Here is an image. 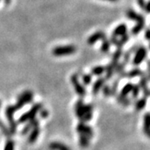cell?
Returning a JSON list of instances; mask_svg holds the SVG:
<instances>
[{
  "mask_svg": "<svg viewBox=\"0 0 150 150\" xmlns=\"http://www.w3.org/2000/svg\"><path fill=\"white\" fill-rule=\"evenodd\" d=\"M74 112L76 117L79 119L80 122L88 123L93 118V104H86L83 100L80 98L75 103Z\"/></svg>",
  "mask_w": 150,
  "mask_h": 150,
  "instance_id": "6da1fadb",
  "label": "cell"
},
{
  "mask_svg": "<svg viewBox=\"0 0 150 150\" xmlns=\"http://www.w3.org/2000/svg\"><path fill=\"white\" fill-rule=\"evenodd\" d=\"M42 108H43V104L40 103H36L33 104V106L29 110H28L27 112H25L19 117L18 123H27L29 120L35 118Z\"/></svg>",
  "mask_w": 150,
  "mask_h": 150,
  "instance_id": "7a4b0ae2",
  "label": "cell"
},
{
  "mask_svg": "<svg viewBox=\"0 0 150 150\" xmlns=\"http://www.w3.org/2000/svg\"><path fill=\"white\" fill-rule=\"evenodd\" d=\"M33 100V93L30 90L23 91L18 96L17 103H15V105H13V107L16 111L20 110L25 105L32 103Z\"/></svg>",
  "mask_w": 150,
  "mask_h": 150,
  "instance_id": "3957f363",
  "label": "cell"
},
{
  "mask_svg": "<svg viewBox=\"0 0 150 150\" xmlns=\"http://www.w3.org/2000/svg\"><path fill=\"white\" fill-rule=\"evenodd\" d=\"M16 112L15 108L13 107V105H8L6 108L5 109V115L8 123V129L10 131L11 135L16 134L17 132V126H18V123L14 119V112Z\"/></svg>",
  "mask_w": 150,
  "mask_h": 150,
  "instance_id": "277c9868",
  "label": "cell"
},
{
  "mask_svg": "<svg viewBox=\"0 0 150 150\" xmlns=\"http://www.w3.org/2000/svg\"><path fill=\"white\" fill-rule=\"evenodd\" d=\"M70 81L72 83V84L74 86V88L76 93L81 98H84L87 94V90H86L85 87L83 84H82L79 81V74L75 73L74 74L71 75L70 77Z\"/></svg>",
  "mask_w": 150,
  "mask_h": 150,
  "instance_id": "5b68a950",
  "label": "cell"
},
{
  "mask_svg": "<svg viewBox=\"0 0 150 150\" xmlns=\"http://www.w3.org/2000/svg\"><path fill=\"white\" fill-rule=\"evenodd\" d=\"M76 47L74 45H65V46H58L52 50V54L56 57L68 56L74 54L76 52Z\"/></svg>",
  "mask_w": 150,
  "mask_h": 150,
  "instance_id": "8992f818",
  "label": "cell"
},
{
  "mask_svg": "<svg viewBox=\"0 0 150 150\" xmlns=\"http://www.w3.org/2000/svg\"><path fill=\"white\" fill-rule=\"evenodd\" d=\"M148 54V50L145 47H139L136 51L134 54V58L133 59V64L134 66H139L142 62L146 59Z\"/></svg>",
  "mask_w": 150,
  "mask_h": 150,
  "instance_id": "52a82bcc",
  "label": "cell"
},
{
  "mask_svg": "<svg viewBox=\"0 0 150 150\" xmlns=\"http://www.w3.org/2000/svg\"><path fill=\"white\" fill-rule=\"evenodd\" d=\"M76 131L79 134H84L89 137L90 139L93 136V130L91 128V126L88 125L87 123L79 122L76 126Z\"/></svg>",
  "mask_w": 150,
  "mask_h": 150,
  "instance_id": "ba28073f",
  "label": "cell"
},
{
  "mask_svg": "<svg viewBox=\"0 0 150 150\" xmlns=\"http://www.w3.org/2000/svg\"><path fill=\"white\" fill-rule=\"evenodd\" d=\"M141 78H140V80H139V86L140 88V90H142L143 92V93H144V96L146 97V98H149V78L148 77V75L144 74L142 75V76H140Z\"/></svg>",
  "mask_w": 150,
  "mask_h": 150,
  "instance_id": "9c48e42d",
  "label": "cell"
},
{
  "mask_svg": "<svg viewBox=\"0 0 150 150\" xmlns=\"http://www.w3.org/2000/svg\"><path fill=\"white\" fill-rule=\"evenodd\" d=\"M135 22H136V24H135V26L132 28V33H133V35H138V34L143 30V28H144V17L143 16L142 14L138 13L137 18H136V19H135Z\"/></svg>",
  "mask_w": 150,
  "mask_h": 150,
  "instance_id": "30bf717a",
  "label": "cell"
},
{
  "mask_svg": "<svg viewBox=\"0 0 150 150\" xmlns=\"http://www.w3.org/2000/svg\"><path fill=\"white\" fill-rule=\"evenodd\" d=\"M39 134H40V128H39V124H37L31 129L29 134H28V142L29 144H34L38 139Z\"/></svg>",
  "mask_w": 150,
  "mask_h": 150,
  "instance_id": "8fae6325",
  "label": "cell"
},
{
  "mask_svg": "<svg viewBox=\"0 0 150 150\" xmlns=\"http://www.w3.org/2000/svg\"><path fill=\"white\" fill-rule=\"evenodd\" d=\"M105 81H106V79H105L104 78L99 77V78L93 83V88H92V93H93V95H98V93L101 91L103 86L105 84Z\"/></svg>",
  "mask_w": 150,
  "mask_h": 150,
  "instance_id": "7c38bea8",
  "label": "cell"
},
{
  "mask_svg": "<svg viewBox=\"0 0 150 150\" xmlns=\"http://www.w3.org/2000/svg\"><path fill=\"white\" fill-rule=\"evenodd\" d=\"M106 37L105 33H103L102 31H98V32H95L93 34H92L91 36H89L88 40H87V43L89 45H93L95 43H97L98 40H102L103 38Z\"/></svg>",
  "mask_w": 150,
  "mask_h": 150,
  "instance_id": "4fadbf2b",
  "label": "cell"
},
{
  "mask_svg": "<svg viewBox=\"0 0 150 150\" xmlns=\"http://www.w3.org/2000/svg\"><path fill=\"white\" fill-rule=\"evenodd\" d=\"M37 124H39V120L38 118H33L32 120H29L28 122H27L26 125L23 128L21 131L22 135H28L29 134V132L31 131V129Z\"/></svg>",
  "mask_w": 150,
  "mask_h": 150,
  "instance_id": "5bb4252c",
  "label": "cell"
},
{
  "mask_svg": "<svg viewBox=\"0 0 150 150\" xmlns=\"http://www.w3.org/2000/svg\"><path fill=\"white\" fill-rule=\"evenodd\" d=\"M48 149L50 150H71L69 147L61 142H51L48 144Z\"/></svg>",
  "mask_w": 150,
  "mask_h": 150,
  "instance_id": "9a60e30c",
  "label": "cell"
},
{
  "mask_svg": "<svg viewBox=\"0 0 150 150\" xmlns=\"http://www.w3.org/2000/svg\"><path fill=\"white\" fill-rule=\"evenodd\" d=\"M144 125H143V131L147 137H149L150 134V114L149 112H146L144 115Z\"/></svg>",
  "mask_w": 150,
  "mask_h": 150,
  "instance_id": "2e32d148",
  "label": "cell"
},
{
  "mask_svg": "<svg viewBox=\"0 0 150 150\" xmlns=\"http://www.w3.org/2000/svg\"><path fill=\"white\" fill-rule=\"evenodd\" d=\"M147 100H148V98L146 97H143L141 98H137L135 100L134 103V108L136 111H141L143 110L145 107H146V104H147Z\"/></svg>",
  "mask_w": 150,
  "mask_h": 150,
  "instance_id": "e0dca14e",
  "label": "cell"
},
{
  "mask_svg": "<svg viewBox=\"0 0 150 150\" xmlns=\"http://www.w3.org/2000/svg\"><path fill=\"white\" fill-rule=\"evenodd\" d=\"M127 33V25L125 23L119 24L118 27L115 28L112 33V36L118 37V36H123V34Z\"/></svg>",
  "mask_w": 150,
  "mask_h": 150,
  "instance_id": "ac0fdd59",
  "label": "cell"
},
{
  "mask_svg": "<svg viewBox=\"0 0 150 150\" xmlns=\"http://www.w3.org/2000/svg\"><path fill=\"white\" fill-rule=\"evenodd\" d=\"M133 85H134V84H133V83H126V84L123 87V88L121 89L120 93L118 94V96L121 97V98L128 97V95H129V93H131V91H132Z\"/></svg>",
  "mask_w": 150,
  "mask_h": 150,
  "instance_id": "d6986e66",
  "label": "cell"
},
{
  "mask_svg": "<svg viewBox=\"0 0 150 150\" xmlns=\"http://www.w3.org/2000/svg\"><path fill=\"white\" fill-rule=\"evenodd\" d=\"M79 145L82 149H87L88 146H89V144H90V138L88 137L87 135H84V134H79Z\"/></svg>",
  "mask_w": 150,
  "mask_h": 150,
  "instance_id": "ffe728a7",
  "label": "cell"
},
{
  "mask_svg": "<svg viewBox=\"0 0 150 150\" xmlns=\"http://www.w3.org/2000/svg\"><path fill=\"white\" fill-rule=\"evenodd\" d=\"M115 68L116 66H114L113 64H112L111 63L109 64H108L106 67H105V79H111L112 78V76L114 74V70H115Z\"/></svg>",
  "mask_w": 150,
  "mask_h": 150,
  "instance_id": "44dd1931",
  "label": "cell"
},
{
  "mask_svg": "<svg viewBox=\"0 0 150 150\" xmlns=\"http://www.w3.org/2000/svg\"><path fill=\"white\" fill-rule=\"evenodd\" d=\"M144 73L139 68H134L133 69H131L129 72H126V77L129 79H133L138 76H142Z\"/></svg>",
  "mask_w": 150,
  "mask_h": 150,
  "instance_id": "7402d4cb",
  "label": "cell"
},
{
  "mask_svg": "<svg viewBox=\"0 0 150 150\" xmlns=\"http://www.w3.org/2000/svg\"><path fill=\"white\" fill-rule=\"evenodd\" d=\"M105 73V67L104 66H95L93 68H92L91 74L92 76H101Z\"/></svg>",
  "mask_w": 150,
  "mask_h": 150,
  "instance_id": "603a6c76",
  "label": "cell"
},
{
  "mask_svg": "<svg viewBox=\"0 0 150 150\" xmlns=\"http://www.w3.org/2000/svg\"><path fill=\"white\" fill-rule=\"evenodd\" d=\"M131 100H132V98H129L128 97L121 98V97L117 96V102L119 104H121L122 106H123V107H128V106H129L131 104V103H132Z\"/></svg>",
  "mask_w": 150,
  "mask_h": 150,
  "instance_id": "cb8c5ba5",
  "label": "cell"
},
{
  "mask_svg": "<svg viewBox=\"0 0 150 150\" xmlns=\"http://www.w3.org/2000/svg\"><path fill=\"white\" fill-rule=\"evenodd\" d=\"M110 42L108 39L107 38L105 37L104 38L102 39V45H101V52L103 53H108V50L110 49Z\"/></svg>",
  "mask_w": 150,
  "mask_h": 150,
  "instance_id": "d4e9b609",
  "label": "cell"
},
{
  "mask_svg": "<svg viewBox=\"0 0 150 150\" xmlns=\"http://www.w3.org/2000/svg\"><path fill=\"white\" fill-rule=\"evenodd\" d=\"M140 88L139 84H134L133 85V88H132V91H131V94H132V99H137L139 96L140 93Z\"/></svg>",
  "mask_w": 150,
  "mask_h": 150,
  "instance_id": "484cf974",
  "label": "cell"
},
{
  "mask_svg": "<svg viewBox=\"0 0 150 150\" xmlns=\"http://www.w3.org/2000/svg\"><path fill=\"white\" fill-rule=\"evenodd\" d=\"M123 54V50H122V48H117V49H116V51L114 52V54H112V61L118 63V61H119L120 58L122 57Z\"/></svg>",
  "mask_w": 150,
  "mask_h": 150,
  "instance_id": "4316f807",
  "label": "cell"
},
{
  "mask_svg": "<svg viewBox=\"0 0 150 150\" xmlns=\"http://www.w3.org/2000/svg\"><path fill=\"white\" fill-rule=\"evenodd\" d=\"M93 80V76L90 74H84L82 75V81L84 86L89 85Z\"/></svg>",
  "mask_w": 150,
  "mask_h": 150,
  "instance_id": "83f0119b",
  "label": "cell"
},
{
  "mask_svg": "<svg viewBox=\"0 0 150 150\" xmlns=\"http://www.w3.org/2000/svg\"><path fill=\"white\" fill-rule=\"evenodd\" d=\"M102 93H103V95L104 97H110L112 96V91H111V86L108 85V84H104V85L103 86L102 88Z\"/></svg>",
  "mask_w": 150,
  "mask_h": 150,
  "instance_id": "f1b7e54d",
  "label": "cell"
},
{
  "mask_svg": "<svg viewBox=\"0 0 150 150\" xmlns=\"http://www.w3.org/2000/svg\"><path fill=\"white\" fill-rule=\"evenodd\" d=\"M120 79L118 77V79H116L114 82L112 83V85L111 86V91H112V96H116V93L118 92V84H119V82H120Z\"/></svg>",
  "mask_w": 150,
  "mask_h": 150,
  "instance_id": "f546056e",
  "label": "cell"
},
{
  "mask_svg": "<svg viewBox=\"0 0 150 150\" xmlns=\"http://www.w3.org/2000/svg\"><path fill=\"white\" fill-rule=\"evenodd\" d=\"M0 129H1V131L4 133V134L5 136H7V137H10L11 134L9 129H8V127H7L5 124L4 123V122H2L1 120H0Z\"/></svg>",
  "mask_w": 150,
  "mask_h": 150,
  "instance_id": "4dcf8cb0",
  "label": "cell"
},
{
  "mask_svg": "<svg viewBox=\"0 0 150 150\" xmlns=\"http://www.w3.org/2000/svg\"><path fill=\"white\" fill-rule=\"evenodd\" d=\"M138 4H139V5L140 6V8H141L142 9H144L147 13H149V4H148L145 0H138Z\"/></svg>",
  "mask_w": 150,
  "mask_h": 150,
  "instance_id": "1f68e13d",
  "label": "cell"
},
{
  "mask_svg": "<svg viewBox=\"0 0 150 150\" xmlns=\"http://www.w3.org/2000/svg\"><path fill=\"white\" fill-rule=\"evenodd\" d=\"M126 15H127V18H128L129 19L135 21V19H136V18H137L138 13H137L134 9H131V8H130V9H129V10L127 11Z\"/></svg>",
  "mask_w": 150,
  "mask_h": 150,
  "instance_id": "d6a6232c",
  "label": "cell"
},
{
  "mask_svg": "<svg viewBox=\"0 0 150 150\" xmlns=\"http://www.w3.org/2000/svg\"><path fill=\"white\" fill-rule=\"evenodd\" d=\"M14 147H15V144L13 140L8 139L6 142L4 150H14Z\"/></svg>",
  "mask_w": 150,
  "mask_h": 150,
  "instance_id": "836d02e7",
  "label": "cell"
},
{
  "mask_svg": "<svg viewBox=\"0 0 150 150\" xmlns=\"http://www.w3.org/2000/svg\"><path fill=\"white\" fill-rule=\"evenodd\" d=\"M109 42H110V43L113 44V45L117 46L118 48H122V46H123V44L121 43L120 40H118L117 37H114V36H112L111 39L109 40Z\"/></svg>",
  "mask_w": 150,
  "mask_h": 150,
  "instance_id": "e575fe53",
  "label": "cell"
},
{
  "mask_svg": "<svg viewBox=\"0 0 150 150\" xmlns=\"http://www.w3.org/2000/svg\"><path fill=\"white\" fill-rule=\"evenodd\" d=\"M39 115H40V117L41 118H47L48 116V114H49V112H48V111L46 109V108H41L40 109V111H39Z\"/></svg>",
  "mask_w": 150,
  "mask_h": 150,
  "instance_id": "d590c367",
  "label": "cell"
},
{
  "mask_svg": "<svg viewBox=\"0 0 150 150\" xmlns=\"http://www.w3.org/2000/svg\"><path fill=\"white\" fill-rule=\"evenodd\" d=\"M121 37L122 38H121V39H120V42H121V43H122L123 45H124L125 43L129 41V36L127 34V33H125V34H123V36H121Z\"/></svg>",
  "mask_w": 150,
  "mask_h": 150,
  "instance_id": "8d00e7d4",
  "label": "cell"
},
{
  "mask_svg": "<svg viewBox=\"0 0 150 150\" xmlns=\"http://www.w3.org/2000/svg\"><path fill=\"white\" fill-rule=\"evenodd\" d=\"M145 38L147 40H149V28H147L145 31Z\"/></svg>",
  "mask_w": 150,
  "mask_h": 150,
  "instance_id": "74e56055",
  "label": "cell"
},
{
  "mask_svg": "<svg viewBox=\"0 0 150 150\" xmlns=\"http://www.w3.org/2000/svg\"><path fill=\"white\" fill-rule=\"evenodd\" d=\"M107 1H110V2H116V1H118V0H107Z\"/></svg>",
  "mask_w": 150,
  "mask_h": 150,
  "instance_id": "f35d334b",
  "label": "cell"
},
{
  "mask_svg": "<svg viewBox=\"0 0 150 150\" xmlns=\"http://www.w3.org/2000/svg\"><path fill=\"white\" fill-rule=\"evenodd\" d=\"M9 1H10V0H5V2L7 3V4H8V3H9Z\"/></svg>",
  "mask_w": 150,
  "mask_h": 150,
  "instance_id": "ab89813d",
  "label": "cell"
},
{
  "mask_svg": "<svg viewBox=\"0 0 150 150\" xmlns=\"http://www.w3.org/2000/svg\"><path fill=\"white\" fill-rule=\"evenodd\" d=\"M0 107H1V102H0Z\"/></svg>",
  "mask_w": 150,
  "mask_h": 150,
  "instance_id": "60d3db41",
  "label": "cell"
}]
</instances>
